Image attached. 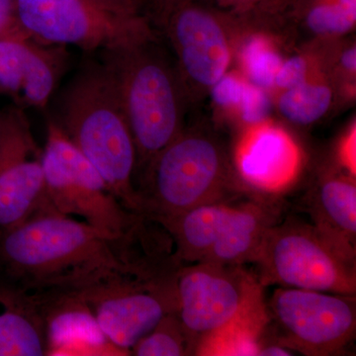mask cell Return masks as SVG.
<instances>
[{
	"instance_id": "21",
	"label": "cell",
	"mask_w": 356,
	"mask_h": 356,
	"mask_svg": "<svg viewBox=\"0 0 356 356\" xmlns=\"http://www.w3.org/2000/svg\"><path fill=\"white\" fill-rule=\"evenodd\" d=\"M191 344L177 312L165 316L131 350L135 356L191 355Z\"/></svg>"
},
{
	"instance_id": "9",
	"label": "cell",
	"mask_w": 356,
	"mask_h": 356,
	"mask_svg": "<svg viewBox=\"0 0 356 356\" xmlns=\"http://www.w3.org/2000/svg\"><path fill=\"white\" fill-rule=\"evenodd\" d=\"M20 29L40 43L106 51L149 38L145 20L99 0H15Z\"/></svg>"
},
{
	"instance_id": "28",
	"label": "cell",
	"mask_w": 356,
	"mask_h": 356,
	"mask_svg": "<svg viewBox=\"0 0 356 356\" xmlns=\"http://www.w3.org/2000/svg\"><path fill=\"white\" fill-rule=\"evenodd\" d=\"M188 1L191 0H140V7H151L154 13L161 16V19L166 21L177 9Z\"/></svg>"
},
{
	"instance_id": "18",
	"label": "cell",
	"mask_w": 356,
	"mask_h": 356,
	"mask_svg": "<svg viewBox=\"0 0 356 356\" xmlns=\"http://www.w3.org/2000/svg\"><path fill=\"white\" fill-rule=\"evenodd\" d=\"M308 203L314 226L346 254L356 257L355 182L329 177L318 185Z\"/></svg>"
},
{
	"instance_id": "14",
	"label": "cell",
	"mask_w": 356,
	"mask_h": 356,
	"mask_svg": "<svg viewBox=\"0 0 356 356\" xmlns=\"http://www.w3.org/2000/svg\"><path fill=\"white\" fill-rule=\"evenodd\" d=\"M301 156L284 130L257 124L236 147V163L243 181L257 191L278 194L297 177Z\"/></svg>"
},
{
	"instance_id": "22",
	"label": "cell",
	"mask_w": 356,
	"mask_h": 356,
	"mask_svg": "<svg viewBox=\"0 0 356 356\" xmlns=\"http://www.w3.org/2000/svg\"><path fill=\"white\" fill-rule=\"evenodd\" d=\"M331 102V89L303 83L281 96L280 109L288 120L307 125L318 120L329 109Z\"/></svg>"
},
{
	"instance_id": "7",
	"label": "cell",
	"mask_w": 356,
	"mask_h": 356,
	"mask_svg": "<svg viewBox=\"0 0 356 356\" xmlns=\"http://www.w3.org/2000/svg\"><path fill=\"white\" fill-rule=\"evenodd\" d=\"M140 191L144 216L154 222L203 204L226 201L228 191L219 147L208 138L180 132L145 170Z\"/></svg>"
},
{
	"instance_id": "33",
	"label": "cell",
	"mask_w": 356,
	"mask_h": 356,
	"mask_svg": "<svg viewBox=\"0 0 356 356\" xmlns=\"http://www.w3.org/2000/svg\"><path fill=\"white\" fill-rule=\"evenodd\" d=\"M225 4H232V6H243V4L252 3L257 0H222Z\"/></svg>"
},
{
	"instance_id": "6",
	"label": "cell",
	"mask_w": 356,
	"mask_h": 356,
	"mask_svg": "<svg viewBox=\"0 0 356 356\" xmlns=\"http://www.w3.org/2000/svg\"><path fill=\"white\" fill-rule=\"evenodd\" d=\"M262 286L280 284L355 296V257L314 225L288 219L267 234L255 259Z\"/></svg>"
},
{
	"instance_id": "1",
	"label": "cell",
	"mask_w": 356,
	"mask_h": 356,
	"mask_svg": "<svg viewBox=\"0 0 356 356\" xmlns=\"http://www.w3.org/2000/svg\"><path fill=\"white\" fill-rule=\"evenodd\" d=\"M138 261L129 245L53 206L0 236V277L32 295L79 292Z\"/></svg>"
},
{
	"instance_id": "20",
	"label": "cell",
	"mask_w": 356,
	"mask_h": 356,
	"mask_svg": "<svg viewBox=\"0 0 356 356\" xmlns=\"http://www.w3.org/2000/svg\"><path fill=\"white\" fill-rule=\"evenodd\" d=\"M32 42L33 38L21 29L0 36V92L15 97L18 104Z\"/></svg>"
},
{
	"instance_id": "13",
	"label": "cell",
	"mask_w": 356,
	"mask_h": 356,
	"mask_svg": "<svg viewBox=\"0 0 356 356\" xmlns=\"http://www.w3.org/2000/svg\"><path fill=\"white\" fill-rule=\"evenodd\" d=\"M166 23L185 74L195 83L214 86L229 62L228 44L217 18L188 1Z\"/></svg>"
},
{
	"instance_id": "16",
	"label": "cell",
	"mask_w": 356,
	"mask_h": 356,
	"mask_svg": "<svg viewBox=\"0 0 356 356\" xmlns=\"http://www.w3.org/2000/svg\"><path fill=\"white\" fill-rule=\"evenodd\" d=\"M46 336L32 294L0 277V356H44Z\"/></svg>"
},
{
	"instance_id": "5",
	"label": "cell",
	"mask_w": 356,
	"mask_h": 356,
	"mask_svg": "<svg viewBox=\"0 0 356 356\" xmlns=\"http://www.w3.org/2000/svg\"><path fill=\"white\" fill-rule=\"evenodd\" d=\"M172 264L151 261L105 276L81 290L103 334L131 355V350L168 314L177 312Z\"/></svg>"
},
{
	"instance_id": "27",
	"label": "cell",
	"mask_w": 356,
	"mask_h": 356,
	"mask_svg": "<svg viewBox=\"0 0 356 356\" xmlns=\"http://www.w3.org/2000/svg\"><path fill=\"white\" fill-rule=\"evenodd\" d=\"M15 13V0H0V36L19 30Z\"/></svg>"
},
{
	"instance_id": "4",
	"label": "cell",
	"mask_w": 356,
	"mask_h": 356,
	"mask_svg": "<svg viewBox=\"0 0 356 356\" xmlns=\"http://www.w3.org/2000/svg\"><path fill=\"white\" fill-rule=\"evenodd\" d=\"M42 163L47 196L58 212L83 218L90 226L129 247L145 238L149 219L122 205L95 165L50 116Z\"/></svg>"
},
{
	"instance_id": "25",
	"label": "cell",
	"mask_w": 356,
	"mask_h": 356,
	"mask_svg": "<svg viewBox=\"0 0 356 356\" xmlns=\"http://www.w3.org/2000/svg\"><path fill=\"white\" fill-rule=\"evenodd\" d=\"M213 88V97L221 106L240 105L247 83L234 76H222Z\"/></svg>"
},
{
	"instance_id": "32",
	"label": "cell",
	"mask_w": 356,
	"mask_h": 356,
	"mask_svg": "<svg viewBox=\"0 0 356 356\" xmlns=\"http://www.w3.org/2000/svg\"><path fill=\"white\" fill-rule=\"evenodd\" d=\"M341 64L346 70L350 72H355L356 69V50L355 48H351L350 50L344 51L341 57Z\"/></svg>"
},
{
	"instance_id": "2",
	"label": "cell",
	"mask_w": 356,
	"mask_h": 356,
	"mask_svg": "<svg viewBox=\"0 0 356 356\" xmlns=\"http://www.w3.org/2000/svg\"><path fill=\"white\" fill-rule=\"evenodd\" d=\"M81 154L95 165L122 205L144 212L134 184L137 151L113 76L106 65L91 64L60 91L50 116Z\"/></svg>"
},
{
	"instance_id": "26",
	"label": "cell",
	"mask_w": 356,
	"mask_h": 356,
	"mask_svg": "<svg viewBox=\"0 0 356 356\" xmlns=\"http://www.w3.org/2000/svg\"><path fill=\"white\" fill-rule=\"evenodd\" d=\"M306 63L303 58L294 57L281 65L275 83L283 88H293L305 83Z\"/></svg>"
},
{
	"instance_id": "23",
	"label": "cell",
	"mask_w": 356,
	"mask_h": 356,
	"mask_svg": "<svg viewBox=\"0 0 356 356\" xmlns=\"http://www.w3.org/2000/svg\"><path fill=\"white\" fill-rule=\"evenodd\" d=\"M243 60L252 83L259 88H269L275 83L276 74L282 62L266 39L254 37L243 51Z\"/></svg>"
},
{
	"instance_id": "19",
	"label": "cell",
	"mask_w": 356,
	"mask_h": 356,
	"mask_svg": "<svg viewBox=\"0 0 356 356\" xmlns=\"http://www.w3.org/2000/svg\"><path fill=\"white\" fill-rule=\"evenodd\" d=\"M67 60L69 56L65 47L40 43L33 39L18 105L40 110L46 108L57 89Z\"/></svg>"
},
{
	"instance_id": "31",
	"label": "cell",
	"mask_w": 356,
	"mask_h": 356,
	"mask_svg": "<svg viewBox=\"0 0 356 356\" xmlns=\"http://www.w3.org/2000/svg\"><path fill=\"white\" fill-rule=\"evenodd\" d=\"M294 351L282 346V344L276 343H262L261 351L259 356H291L294 355Z\"/></svg>"
},
{
	"instance_id": "17",
	"label": "cell",
	"mask_w": 356,
	"mask_h": 356,
	"mask_svg": "<svg viewBox=\"0 0 356 356\" xmlns=\"http://www.w3.org/2000/svg\"><path fill=\"white\" fill-rule=\"evenodd\" d=\"M234 203L203 204L177 216L158 221L175 243L172 259L179 266L203 261L221 235Z\"/></svg>"
},
{
	"instance_id": "15",
	"label": "cell",
	"mask_w": 356,
	"mask_h": 356,
	"mask_svg": "<svg viewBox=\"0 0 356 356\" xmlns=\"http://www.w3.org/2000/svg\"><path fill=\"white\" fill-rule=\"evenodd\" d=\"M275 200L250 199L234 203L217 243L203 261L225 266L254 264L267 234L280 222Z\"/></svg>"
},
{
	"instance_id": "11",
	"label": "cell",
	"mask_w": 356,
	"mask_h": 356,
	"mask_svg": "<svg viewBox=\"0 0 356 356\" xmlns=\"http://www.w3.org/2000/svg\"><path fill=\"white\" fill-rule=\"evenodd\" d=\"M42 156L24 108L0 110V236L51 206Z\"/></svg>"
},
{
	"instance_id": "8",
	"label": "cell",
	"mask_w": 356,
	"mask_h": 356,
	"mask_svg": "<svg viewBox=\"0 0 356 356\" xmlns=\"http://www.w3.org/2000/svg\"><path fill=\"white\" fill-rule=\"evenodd\" d=\"M255 274L243 266L213 262L179 266L175 271L177 314L191 344L229 325L268 313Z\"/></svg>"
},
{
	"instance_id": "3",
	"label": "cell",
	"mask_w": 356,
	"mask_h": 356,
	"mask_svg": "<svg viewBox=\"0 0 356 356\" xmlns=\"http://www.w3.org/2000/svg\"><path fill=\"white\" fill-rule=\"evenodd\" d=\"M149 39L103 51V64L113 76L136 151L137 168L180 133L178 86L168 65L146 49Z\"/></svg>"
},
{
	"instance_id": "29",
	"label": "cell",
	"mask_w": 356,
	"mask_h": 356,
	"mask_svg": "<svg viewBox=\"0 0 356 356\" xmlns=\"http://www.w3.org/2000/svg\"><path fill=\"white\" fill-rule=\"evenodd\" d=\"M355 129L346 136L341 147V159L344 168L355 177L356 170L355 161Z\"/></svg>"
},
{
	"instance_id": "30",
	"label": "cell",
	"mask_w": 356,
	"mask_h": 356,
	"mask_svg": "<svg viewBox=\"0 0 356 356\" xmlns=\"http://www.w3.org/2000/svg\"><path fill=\"white\" fill-rule=\"evenodd\" d=\"M103 4L127 15L140 16V0H99Z\"/></svg>"
},
{
	"instance_id": "10",
	"label": "cell",
	"mask_w": 356,
	"mask_h": 356,
	"mask_svg": "<svg viewBox=\"0 0 356 356\" xmlns=\"http://www.w3.org/2000/svg\"><path fill=\"white\" fill-rule=\"evenodd\" d=\"M355 297L282 287L274 291L269 312L281 330L277 343L309 355L343 351L356 331Z\"/></svg>"
},
{
	"instance_id": "12",
	"label": "cell",
	"mask_w": 356,
	"mask_h": 356,
	"mask_svg": "<svg viewBox=\"0 0 356 356\" xmlns=\"http://www.w3.org/2000/svg\"><path fill=\"white\" fill-rule=\"evenodd\" d=\"M46 336V355H128L99 329L93 312L79 291L33 295Z\"/></svg>"
},
{
	"instance_id": "24",
	"label": "cell",
	"mask_w": 356,
	"mask_h": 356,
	"mask_svg": "<svg viewBox=\"0 0 356 356\" xmlns=\"http://www.w3.org/2000/svg\"><path fill=\"white\" fill-rule=\"evenodd\" d=\"M240 107L243 120L257 125L266 118L270 109V102L261 88L255 84L247 83Z\"/></svg>"
}]
</instances>
